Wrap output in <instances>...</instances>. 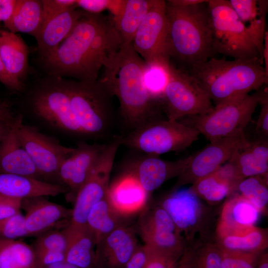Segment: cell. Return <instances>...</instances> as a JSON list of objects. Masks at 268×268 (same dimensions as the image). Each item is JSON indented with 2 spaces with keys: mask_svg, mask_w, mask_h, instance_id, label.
Listing matches in <instances>:
<instances>
[{
  "mask_svg": "<svg viewBox=\"0 0 268 268\" xmlns=\"http://www.w3.org/2000/svg\"><path fill=\"white\" fill-rule=\"evenodd\" d=\"M122 44L112 18L85 11L68 36L43 59L54 75L94 82Z\"/></svg>",
  "mask_w": 268,
  "mask_h": 268,
  "instance_id": "obj_1",
  "label": "cell"
},
{
  "mask_svg": "<svg viewBox=\"0 0 268 268\" xmlns=\"http://www.w3.org/2000/svg\"><path fill=\"white\" fill-rule=\"evenodd\" d=\"M145 63L133 43H123L103 67L100 79L119 99L125 124L132 130L157 117L155 102L147 91L143 75Z\"/></svg>",
  "mask_w": 268,
  "mask_h": 268,
  "instance_id": "obj_2",
  "label": "cell"
},
{
  "mask_svg": "<svg viewBox=\"0 0 268 268\" xmlns=\"http://www.w3.org/2000/svg\"><path fill=\"white\" fill-rule=\"evenodd\" d=\"M263 65L258 58H212L192 67L189 74L216 106L267 85L268 74Z\"/></svg>",
  "mask_w": 268,
  "mask_h": 268,
  "instance_id": "obj_3",
  "label": "cell"
},
{
  "mask_svg": "<svg viewBox=\"0 0 268 268\" xmlns=\"http://www.w3.org/2000/svg\"><path fill=\"white\" fill-rule=\"evenodd\" d=\"M208 1L183 7L166 1L170 58L190 68L206 61L214 53Z\"/></svg>",
  "mask_w": 268,
  "mask_h": 268,
  "instance_id": "obj_4",
  "label": "cell"
},
{
  "mask_svg": "<svg viewBox=\"0 0 268 268\" xmlns=\"http://www.w3.org/2000/svg\"><path fill=\"white\" fill-rule=\"evenodd\" d=\"M64 83L83 136H105L113 122L112 92L100 79L94 82L64 80Z\"/></svg>",
  "mask_w": 268,
  "mask_h": 268,
  "instance_id": "obj_5",
  "label": "cell"
},
{
  "mask_svg": "<svg viewBox=\"0 0 268 268\" xmlns=\"http://www.w3.org/2000/svg\"><path fill=\"white\" fill-rule=\"evenodd\" d=\"M213 53L234 59L258 58L261 55L228 0H208L207 2Z\"/></svg>",
  "mask_w": 268,
  "mask_h": 268,
  "instance_id": "obj_6",
  "label": "cell"
},
{
  "mask_svg": "<svg viewBox=\"0 0 268 268\" xmlns=\"http://www.w3.org/2000/svg\"><path fill=\"white\" fill-rule=\"evenodd\" d=\"M199 132L178 120L158 119L132 130L122 136V144L146 155L184 150L198 139Z\"/></svg>",
  "mask_w": 268,
  "mask_h": 268,
  "instance_id": "obj_7",
  "label": "cell"
},
{
  "mask_svg": "<svg viewBox=\"0 0 268 268\" xmlns=\"http://www.w3.org/2000/svg\"><path fill=\"white\" fill-rule=\"evenodd\" d=\"M267 90V87L259 89L215 106L205 114L194 116L193 127L210 141L243 130Z\"/></svg>",
  "mask_w": 268,
  "mask_h": 268,
  "instance_id": "obj_8",
  "label": "cell"
},
{
  "mask_svg": "<svg viewBox=\"0 0 268 268\" xmlns=\"http://www.w3.org/2000/svg\"><path fill=\"white\" fill-rule=\"evenodd\" d=\"M23 119L21 114L16 117V134L42 180L63 185L60 168L74 147L62 145L57 138L42 133L37 127L24 124Z\"/></svg>",
  "mask_w": 268,
  "mask_h": 268,
  "instance_id": "obj_9",
  "label": "cell"
},
{
  "mask_svg": "<svg viewBox=\"0 0 268 268\" xmlns=\"http://www.w3.org/2000/svg\"><path fill=\"white\" fill-rule=\"evenodd\" d=\"M32 105L35 117L43 126L63 135L83 137L64 80L57 79L37 90Z\"/></svg>",
  "mask_w": 268,
  "mask_h": 268,
  "instance_id": "obj_10",
  "label": "cell"
},
{
  "mask_svg": "<svg viewBox=\"0 0 268 268\" xmlns=\"http://www.w3.org/2000/svg\"><path fill=\"white\" fill-rule=\"evenodd\" d=\"M168 119L205 114L212 108L205 90L189 73L170 63V77L162 98Z\"/></svg>",
  "mask_w": 268,
  "mask_h": 268,
  "instance_id": "obj_11",
  "label": "cell"
},
{
  "mask_svg": "<svg viewBox=\"0 0 268 268\" xmlns=\"http://www.w3.org/2000/svg\"><path fill=\"white\" fill-rule=\"evenodd\" d=\"M121 144V135L115 136L106 144L89 177L75 197L68 224L86 225L87 216L92 208L107 195L114 159Z\"/></svg>",
  "mask_w": 268,
  "mask_h": 268,
  "instance_id": "obj_12",
  "label": "cell"
},
{
  "mask_svg": "<svg viewBox=\"0 0 268 268\" xmlns=\"http://www.w3.org/2000/svg\"><path fill=\"white\" fill-rule=\"evenodd\" d=\"M250 143L243 130L210 141L202 149L192 155L186 169L178 177L174 189L192 185L212 173L227 162L236 152L247 147Z\"/></svg>",
  "mask_w": 268,
  "mask_h": 268,
  "instance_id": "obj_13",
  "label": "cell"
},
{
  "mask_svg": "<svg viewBox=\"0 0 268 268\" xmlns=\"http://www.w3.org/2000/svg\"><path fill=\"white\" fill-rule=\"evenodd\" d=\"M132 43L145 64L155 61L170 62L166 1L153 0Z\"/></svg>",
  "mask_w": 268,
  "mask_h": 268,
  "instance_id": "obj_14",
  "label": "cell"
},
{
  "mask_svg": "<svg viewBox=\"0 0 268 268\" xmlns=\"http://www.w3.org/2000/svg\"><path fill=\"white\" fill-rule=\"evenodd\" d=\"M144 246L159 252L180 258L187 242L168 213L160 205L147 209L138 223Z\"/></svg>",
  "mask_w": 268,
  "mask_h": 268,
  "instance_id": "obj_15",
  "label": "cell"
},
{
  "mask_svg": "<svg viewBox=\"0 0 268 268\" xmlns=\"http://www.w3.org/2000/svg\"><path fill=\"white\" fill-rule=\"evenodd\" d=\"M168 213L186 241L191 243L206 220L207 209L201 199L190 188L176 189L161 205Z\"/></svg>",
  "mask_w": 268,
  "mask_h": 268,
  "instance_id": "obj_16",
  "label": "cell"
},
{
  "mask_svg": "<svg viewBox=\"0 0 268 268\" xmlns=\"http://www.w3.org/2000/svg\"><path fill=\"white\" fill-rule=\"evenodd\" d=\"M106 143H77L73 153L62 163L59 176L62 184L67 188L66 195L69 200L74 201L89 177Z\"/></svg>",
  "mask_w": 268,
  "mask_h": 268,
  "instance_id": "obj_17",
  "label": "cell"
},
{
  "mask_svg": "<svg viewBox=\"0 0 268 268\" xmlns=\"http://www.w3.org/2000/svg\"><path fill=\"white\" fill-rule=\"evenodd\" d=\"M146 155L129 163L126 168V173L135 178L148 195L168 180L179 176L192 157L190 155L176 161H168L157 156Z\"/></svg>",
  "mask_w": 268,
  "mask_h": 268,
  "instance_id": "obj_18",
  "label": "cell"
},
{
  "mask_svg": "<svg viewBox=\"0 0 268 268\" xmlns=\"http://www.w3.org/2000/svg\"><path fill=\"white\" fill-rule=\"evenodd\" d=\"M138 246L133 231L123 224L108 234L95 248L94 268H123Z\"/></svg>",
  "mask_w": 268,
  "mask_h": 268,
  "instance_id": "obj_19",
  "label": "cell"
},
{
  "mask_svg": "<svg viewBox=\"0 0 268 268\" xmlns=\"http://www.w3.org/2000/svg\"><path fill=\"white\" fill-rule=\"evenodd\" d=\"M21 208L25 211L28 237L37 236L50 230L59 222L70 220L72 209L49 201L43 197L24 199Z\"/></svg>",
  "mask_w": 268,
  "mask_h": 268,
  "instance_id": "obj_20",
  "label": "cell"
},
{
  "mask_svg": "<svg viewBox=\"0 0 268 268\" xmlns=\"http://www.w3.org/2000/svg\"><path fill=\"white\" fill-rule=\"evenodd\" d=\"M0 173L15 174L43 181L17 137L16 117L0 143Z\"/></svg>",
  "mask_w": 268,
  "mask_h": 268,
  "instance_id": "obj_21",
  "label": "cell"
},
{
  "mask_svg": "<svg viewBox=\"0 0 268 268\" xmlns=\"http://www.w3.org/2000/svg\"><path fill=\"white\" fill-rule=\"evenodd\" d=\"M65 186L52 184L28 177L0 173V196L23 200L39 197L66 194Z\"/></svg>",
  "mask_w": 268,
  "mask_h": 268,
  "instance_id": "obj_22",
  "label": "cell"
},
{
  "mask_svg": "<svg viewBox=\"0 0 268 268\" xmlns=\"http://www.w3.org/2000/svg\"><path fill=\"white\" fill-rule=\"evenodd\" d=\"M241 180L228 161L214 172L197 180L190 188L201 199L216 203L237 190Z\"/></svg>",
  "mask_w": 268,
  "mask_h": 268,
  "instance_id": "obj_23",
  "label": "cell"
},
{
  "mask_svg": "<svg viewBox=\"0 0 268 268\" xmlns=\"http://www.w3.org/2000/svg\"><path fill=\"white\" fill-rule=\"evenodd\" d=\"M261 211L240 195L228 200L223 205L216 234L237 233L255 226Z\"/></svg>",
  "mask_w": 268,
  "mask_h": 268,
  "instance_id": "obj_24",
  "label": "cell"
},
{
  "mask_svg": "<svg viewBox=\"0 0 268 268\" xmlns=\"http://www.w3.org/2000/svg\"><path fill=\"white\" fill-rule=\"evenodd\" d=\"M148 196L136 178L126 172L109 186L108 193L112 206L123 217L141 209Z\"/></svg>",
  "mask_w": 268,
  "mask_h": 268,
  "instance_id": "obj_25",
  "label": "cell"
},
{
  "mask_svg": "<svg viewBox=\"0 0 268 268\" xmlns=\"http://www.w3.org/2000/svg\"><path fill=\"white\" fill-rule=\"evenodd\" d=\"M76 7L51 18L41 27L35 38L42 58L47 57L59 46L85 12L77 10Z\"/></svg>",
  "mask_w": 268,
  "mask_h": 268,
  "instance_id": "obj_26",
  "label": "cell"
},
{
  "mask_svg": "<svg viewBox=\"0 0 268 268\" xmlns=\"http://www.w3.org/2000/svg\"><path fill=\"white\" fill-rule=\"evenodd\" d=\"M63 231L67 239L65 261L77 268H94L95 241L88 226L67 224Z\"/></svg>",
  "mask_w": 268,
  "mask_h": 268,
  "instance_id": "obj_27",
  "label": "cell"
},
{
  "mask_svg": "<svg viewBox=\"0 0 268 268\" xmlns=\"http://www.w3.org/2000/svg\"><path fill=\"white\" fill-rule=\"evenodd\" d=\"M245 27L263 61L264 36L268 1L267 0H228Z\"/></svg>",
  "mask_w": 268,
  "mask_h": 268,
  "instance_id": "obj_28",
  "label": "cell"
},
{
  "mask_svg": "<svg viewBox=\"0 0 268 268\" xmlns=\"http://www.w3.org/2000/svg\"><path fill=\"white\" fill-rule=\"evenodd\" d=\"M229 161L242 180L252 176L268 175V140L250 142L247 147L236 152Z\"/></svg>",
  "mask_w": 268,
  "mask_h": 268,
  "instance_id": "obj_29",
  "label": "cell"
},
{
  "mask_svg": "<svg viewBox=\"0 0 268 268\" xmlns=\"http://www.w3.org/2000/svg\"><path fill=\"white\" fill-rule=\"evenodd\" d=\"M27 47L14 33L0 30V55L7 73L21 82L28 67Z\"/></svg>",
  "mask_w": 268,
  "mask_h": 268,
  "instance_id": "obj_30",
  "label": "cell"
},
{
  "mask_svg": "<svg viewBox=\"0 0 268 268\" xmlns=\"http://www.w3.org/2000/svg\"><path fill=\"white\" fill-rule=\"evenodd\" d=\"M267 230L256 226L240 232L216 234L220 249L244 252H263L268 246Z\"/></svg>",
  "mask_w": 268,
  "mask_h": 268,
  "instance_id": "obj_31",
  "label": "cell"
},
{
  "mask_svg": "<svg viewBox=\"0 0 268 268\" xmlns=\"http://www.w3.org/2000/svg\"><path fill=\"white\" fill-rule=\"evenodd\" d=\"M122 216L113 207L107 195L92 208L86 224L95 241V248L110 232L124 224Z\"/></svg>",
  "mask_w": 268,
  "mask_h": 268,
  "instance_id": "obj_32",
  "label": "cell"
},
{
  "mask_svg": "<svg viewBox=\"0 0 268 268\" xmlns=\"http://www.w3.org/2000/svg\"><path fill=\"white\" fill-rule=\"evenodd\" d=\"M42 21L41 1L17 0L13 15L4 25L10 32H20L35 37L41 28Z\"/></svg>",
  "mask_w": 268,
  "mask_h": 268,
  "instance_id": "obj_33",
  "label": "cell"
},
{
  "mask_svg": "<svg viewBox=\"0 0 268 268\" xmlns=\"http://www.w3.org/2000/svg\"><path fill=\"white\" fill-rule=\"evenodd\" d=\"M152 2L153 0H125L123 10L114 23L123 43L133 42L135 33Z\"/></svg>",
  "mask_w": 268,
  "mask_h": 268,
  "instance_id": "obj_34",
  "label": "cell"
},
{
  "mask_svg": "<svg viewBox=\"0 0 268 268\" xmlns=\"http://www.w3.org/2000/svg\"><path fill=\"white\" fill-rule=\"evenodd\" d=\"M0 268H37L32 247L21 241L0 238Z\"/></svg>",
  "mask_w": 268,
  "mask_h": 268,
  "instance_id": "obj_35",
  "label": "cell"
},
{
  "mask_svg": "<svg viewBox=\"0 0 268 268\" xmlns=\"http://www.w3.org/2000/svg\"><path fill=\"white\" fill-rule=\"evenodd\" d=\"M170 63L155 61L145 64L143 75L144 84L151 97L156 101L162 99L168 82Z\"/></svg>",
  "mask_w": 268,
  "mask_h": 268,
  "instance_id": "obj_36",
  "label": "cell"
},
{
  "mask_svg": "<svg viewBox=\"0 0 268 268\" xmlns=\"http://www.w3.org/2000/svg\"><path fill=\"white\" fill-rule=\"evenodd\" d=\"M261 212L266 211L268 203V175L256 176L241 180L237 190Z\"/></svg>",
  "mask_w": 268,
  "mask_h": 268,
  "instance_id": "obj_37",
  "label": "cell"
},
{
  "mask_svg": "<svg viewBox=\"0 0 268 268\" xmlns=\"http://www.w3.org/2000/svg\"><path fill=\"white\" fill-rule=\"evenodd\" d=\"M192 268H222L221 250L218 245L207 243L195 248Z\"/></svg>",
  "mask_w": 268,
  "mask_h": 268,
  "instance_id": "obj_38",
  "label": "cell"
},
{
  "mask_svg": "<svg viewBox=\"0 0 268 268\" xmlns=\"http://www.w3.org/2000/svg\"><path fill=\"white\" fill-rule=\"evenodd\" d=\"M220 250L222 268H256L260 256L263 253L244 252L222 249Z\"/></svg>",
  "mask_w": 268,
  "mask_h": 268,
  "instance_id": "obj_39",
  "label": "cell"
},
{
  "mask_svg": "<svg viewBox=\"0 0 268 268\" xmlns=\"http://www.w3.org/2000/svg\"><path fill=\"white\" fill-rule=\"evenodd\" d=\"M28 237L25 216L20 212L0 220V238L16 240Z\"/></svg>",
  "mask_w": 268,
  "mask_h": 268,
  "instance_id": "obj_40",
  "label": "cell"
},
{
  "mask_svg": "<svg viewBox=\"0 0 268 268\" xmlns=\"http://www.w3.org/2000/svg\"><path fill=\"white\" fill-rule=\"evenodd\" d=\"M31 246L34 251L49 250L65 253L67 239L63 230H49L37 236Z\"/></svg>",
  "mask_w": 268,
  "mask_h": 268,
  "instance_id": "obj_41",
  "label": "cell"
},
{
  "mask_svg": "<svg viewBox=\"0 0 268 268\" xmlns=\"http://www.w3.org/2000/svg\"><path fill=\"white\" fill-rule=\"evenodd\" d=\"M41 2L42 4L41 26L51 18L72 8L77 7V0H43Z\"/></svg>",
  "mask_w": 268,
  "mask_h": 268,
  "instance_id": "obj_42",
  "label": "cell"
},
{
  "mask_svg": "<svg viewBox=\"0 0 268 268\" xmlns=\"http://www.w3.org/2000/svg\"><path fill=\"white\" fill-rule=\"evenodd\" d=\"M144 246L147 254L144 268H176L180 258L166 255Z\"/></svg>",
  "mask_w": 268,
  "mask_h": 268,
  "instance_id": "obj_43",
  "label": "cell"
},
{
  "mask_svg": "<svg viewBox=\"0 0 268 268\" xmlns=\"http://www.w3.org/2000/svg\"><path fill=\"white\" fill-rule=\"evenodd\" d=\"M37 268H46L57 262L65 261V253L57 251L43 250L34 251Z\"/></svg>",
  "mask_w": 268,
  "mask_h": 268,
  "instance_id": "obj_44",
  "label": "cell"
},
{
  "mask_svg": "<svg viewBox=\"0 0 268 268\" xmlns=\"http://www.w3.org/2000/svg\"><path fill=\"white\" fill-rule=\"evenodd\" d=\"M260 112L257 122L256 131L265 136L268 135V92H265L259 104Z\"/></svg>",
  "mask_w": 268,
  "mask_h": 268,
  "instance_id": "obj_45",
  "label": "cell"
},
{
  "mask_svg": "<svg viewBox=\"0 0 268 268\" xmlns=\"http://www.w3.org/2000/svg\"><path fill=\"white\" fill-rule=\"evenodd\" d=\"M22 200L0 196V220L19 212Z\"/></svg>",
  "mask_w": 268,
  "mask_h": 268,
  "instance_id": "obj_46",
  "label": "cell"
},
{
  "mask_svg": "<svg viewBox=\"0 0 268 268\" xmlns=\"http://www.w3.org/2000/svg\"><path fill=\"white\" fill-rule=\"evenodd\" d=\"M111 2L112 0H78L76 5L84 11L97 14L104 10H109Z\"/></svg>",
  "mask_w": 268,
  "mask_h": 268,
  "instance_id": "obj_47",
  "label": "cell"
},
{
  "mask_svg": "<svg viewBox=\"0 0 268 268\" xmlns=\"http://www.w3.org/2000/svg\"><path fill=\"white\" fill-rule=\"evenodd\" d=\"M146 258V251L144 246L138 245L123 268H144Z\"/></svg>",
  "mask_w": 268,
  "mask_h": 268,
  "instance_id": "obj_48",
  "label": "cell"
},
{
  "mask_svg": "<svg viewBox=\"0 0 268 268\" xmlns=\"http://www.w3.org/2000/svg\"><path fill=\"white\" fill-rule=\"evenodd\" d=\"M0 82L7 88L16 91L23 87L22 82L12 77L6 71L0 55Z\"/></svg>",
  "mask_w": 268,
  "mask_h": 268,
  "instance_id": "obj_49",
  "label": "cell"
},
{
  "mask_svg": "<svg viewBox=\"0 0 268 268\" xmlns=\"http://www.w3.org/2000/svg\"><path fill=\"white\" fill-rule=\"evenodd\" d=\"M17 0H0V21L4 24L11 18Z\"/></svg>",
  "mask_w": 268,
  "mask_h": 268,
  "instance_id": "obj_50",
  "label": "cell"
},
{
  "mask_svg": "<svg viewBox=\"0 0 268 268\" xmlns=\"http://www.w3.org/2000/svg\"><path fill=\"white\" fill-rule=\"evenodd\" d=\"M194 249L187 247L176 268H192Z\"/></svg>",
  "mask_w": 268,
  "mask_h": 268,
  "instance_id": "obj_51",
  "label": "cell"
},
{
  "mask_svg": "<svg viewBox=\"0 0 268 268\" xmlns=\"http://www.w3.org/2000/svg\"><path fill=\"white\" fill-rule=\"evenodd\" d=\"M263 58L264 68L266 73L268 74V32L266 31L264 36V50Z\"/></svg>",
  "mask_w": 268,
  "mask_h": 268,
  "instance_id": "obj_52",
  "label": "cell"
},
{
  "mask_svg": "<svg viewBox=\"0 0 268 268\" xmlns=\"http://www.w3.org/2000/svg\"><path fill=\"white\" fill-rule=\"evenodd\" d=\"M207 0H170L168 1L173 4L183 7L202 3Z\"/></svg>",
  "mask_w": 268,
  "mask_h": 268,
  "instance_id": "obj_53",
  "label": "cell"
},
{
  "mask_svg": "<svg viewBox=\"0 0 268 268\" xmlns=\"http://www.w3.org/2000/svg\"><path fill=\"white\" fill-rule=\"evenodd\" d=\"M256 268H268V253L263 252L259 258Z\"/></svg>",
  "mask_w": 268,
  "mask_h": 268,
  "instance_id": "obj_54",
  "label": "cell"
},
{
  "mask_svg": "<svg viewBox=\"0 0 268 268\" xmlns=\"http://www.w3.org/2000/svg\"><path fill=\"white\" fill-rule=\"evenodd\" d=\"M46 268H77L74 266L63 261L53 264Z\"/></svg>",
  "mask_w": 268,
  "mask_h": 268,
  "instance_id": "obj_55",
  "label": "cell"
},
{
  "mask_svg": "<svg viewBox=\"0 0 268 268\" xmlns=\"http://www.w3.org/2000/svg\"><path fill=\"white\" fill-rule=\"evenodd\" d=\"M7 107L6 104H0V112L4 110Z\"/></svg>",
  "mask_w": 268,
  "mask_h": 268,
  "instance_id": "obj_56",
  "label": "cell"
}]
</instances>
